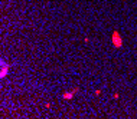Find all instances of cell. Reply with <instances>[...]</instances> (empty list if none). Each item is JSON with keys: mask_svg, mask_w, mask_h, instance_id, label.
Returning <instances> with one entry per match:
<instances>
[{"mask_svg": "<svg viewBox=\"0 0 137 119\" xmlns=\"http://www.w3.org/2000/svg\"><path fill=\"white\" fill-rule=\"evenodd\" d=\"M111 42H113V46L114 47H121L123 46V37H121V34L118 30H114L113 32V34H111Z\"/></svg>", "mask_w": 137, "mask_h": 119, "instance_id": "1", "label": "cell"}, {"mask_svg": "<svg viewBox=\"0 0 137 119\" xmlns=\"http://www.w3.org/2000/svg\"><path fill=\"white\" fill-rule=\"evenodd\" d=\"M7 72H9V65L5 63V60H2V72H0V78L5 79L6 75H7Z\"/></svg>", "mask_w": 137, "mask_h": 119, "instance_id": "2", "label": "cell"}, {"mask_svg": "<svg viewBox=\"0 0 137 119\" xmlns=\"http://www.w3.org/2000/svg\"><path fill=\"white\" fill-rule=\"evenodd\" d=\"M74 95H75L74 92H72V91H69V92H65V93L62 95V98L65 99V101H71V99L74 98Z\"/></svg>", "mask_w": 137, "mask_h": 119, "instance_id": "3", "label": "cell"}, {"mask_svg": "<svg viewBox=\"0 0 137 119\" xmlns=\"http://www.w3.org/2000/svg\"><path fill=\"white\" fill-rule=\"evenodd\" d=\"M100 95H101V91H100V89H97V91H95V96H100Z\"/></svg>", "mask_w": 137, "mask_h": 119, "instance_id": "4", "label": "cell"}]
</instances>
